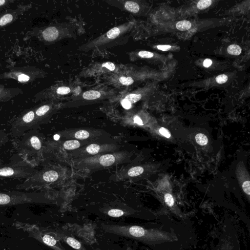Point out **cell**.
<instances>
[{
  "mask_svg": "<svg viewBox=\"0 0 250 250\" xmlns=\"http://www.w3.org/2000/svg\"><path fill=\"white\" fill-rule=\"evenodd\" d=\"M139 57L143 58H150L154 55L153 53L146 51H141L138 53Z\"/></svg>",
  "mask_w": 250,
  "mask_h": 250,
  "instance_id": "29",
  "label": "cell"
},
{
  "mask_svg": "<svg viewBox=\"0 0 250 250\" xmlns=\"http://www.w3.org/2000/svg\"><path fill=\"white\" fill-rule=\"evenodd\" d=\"M90 134L88 131L85 130H80L77 131L74 134L75 138L79 140H84L87 139L89 137Z\"/></svg>",
  "mask_w": 250,
  "mask_h": 250,
  "instance_id": "22",
  "label": "cell"
},
{
  "mask_svg": "<svg viewBox=\"0 0 250 250\" xmlns=\"http://www.w3.org/2000/svg\"><path fill=\"white\" fill-rule=\"evenodd\" d=\"M25 229L33 237L42 243L53 250H66L59 240L54 236L41 232L36 227L28 225L24 226Z\"/></svg>",
  "mask_w": 250,
  "mask_h": 250,
  "instance_id": "6",
  "label": "cell"
},
{
  "mask_svg": "<svg viewBox=\"0 0 250 250\" xmlns=\"http://www.w3.org/2000/svg\"><path fill=\"white\" fill-rule=\"evenodd\" d=\"M38 170L33 166L23 160L0 165V179H24L35 174Z\"/></svg>",
  "mask_w": 250,
  "mask_h": 250,
  "instance_id": "3",
  "label": "cell"
},
{
  "mask_svg": "<svg viewBox=\"0 0 250 250\" xmlns=\"http://www.w3.org/2000/svg\"><path fill=\"white\" fill-rule=\"evenodd\" d=\"M242 49L241 47L236 44L229 45L227 48L228 52L231 55H239L241 53Z\"/></svg>",
  "mask_w": 250,
  "mask_h": 250,
  "instance_id": "20",
  "label": "cell"
},
{
  "mask_svg": "<svg viewBox=\"0 0 250 250\" xmlns=\"http://www.w3.org/2000/svg\"><path fill=\"white\" fill-rule=\"evenodd\" d=\"M195 140L197 144L201 146H205L208 142L207 137L202 133H198L195 136Z\"/></svg>",
  "mask_w": 250,
  "mask_h": 250,
  "instance_id": "21",
  "label": "cell"
},
{
  "mask_svg": "<svg viewBox=\"0 0 250 250\" xmlns=\"http://www.w3.org/2000/svg\"><path fill=\"white\" fill-rule=\"evenodd\" d=\"M228 79V77L225 74L218 75L215 78L216 82L220 84L225 83L227 81Z\"/></svg>",
  "mask_w": 250,
  "mask_h": 250,
  "instance_id": "30",
  "label": "cell"
},
{
  "mask_svg": "<svg viewBox=\"0 0 250 250\" xmlns=\"http://www.w3.org/2000/svg\"><path fill=\"white\" fill-rule=\"evenodd\" d=\"M142 97L140 94L131 93L127 95L125 99L128 100L131 104L139 101Z\"/></svg>",
  "mask_w": 250,
  "mask_h": 250,
  "instance_id": "23",
  "label": "cell"
},
{
  "mask_svg": "<svg viewBox=\"0 0 250 250\" xmlns=\"http://www.w3.org/2000/svg\"><path fill=\"white\" fill-rule=\"evenodd\" d=\"M34 108L35 118L38 127L49 115L53 107L52 104L46 103L37 105Z\"/></svg>",
  "mask_w": 250,
  "mask_h": 250,
  "instance_id": "9",
  "label": "cell"
},
{
  "mask_svg": "<svg viewBox=\"0 0 250 250\" xmlns=\"http://www.w3.org/2000/svg\"><path fill=\"white\" fill-rule=\"evenodd\" d=\"M22 93V91L19 88H6L4 85H0V103L7 102Z\"/></svg>",
  "mask_w": 250,
  "mask_h": 250,
  "instance_id": "12",
  "label": "cell"
},
{
  "mask_svg": "<svg viewBox=\"0 0 250 250\" xmlns=\"http://www.w3.org/2000/svg\"><path fill=\"white\" fill-rule=\"evenodd\" d=\"M126 156V153L121 152L84 158L79 162V166L89 168L107 167L122 161Z\"/></svg>",
  "mask_w": 250,
  "mask_h": 250,
  "instance_id": "5",
  "label": "cell"
},
{
  "mask_svg": "<svg viewBox=\"0 0 250 250\" xmlns=\"http://www.w3.org/2000/svg\"><path fill=\"white\" fill-rule=\"evenodd\" d=\"M121 104L122 106L126 109H130L131 107V104L125 98L121 101Z\"/></svg>",
  "mask_w": 250,
  "mask_h": 250,
  "instance_id": "34",
  "label": "cell"
},
{
  "mask_svg": "<svg viewBox=\"0 0 250 250\" xmlns=\"http://www.w3.org/2000/svg\"><path fill=\"white\" fill-rule=\"evenodd\" d=\"M20 138L15 142L17 151L22 160L35 166L42 150V137L36 130H32Z\"/></svg>",
  "mask_w": 250,
  "mask_h": 250,
  "instance_id": "1",
  "label": "cell"
},
{
  "mask_svg": "<svg viewBox=\"0 0 250 250\" xmlns=\"http://www.w3.org/2000/svg\"><path fill=\"white\" fill-rule=\"evenodd\" d=\"M191 26V23L188 21H178L176 24V28L180 31L188 30Z\"/></svg>",
  "mask_w": 250,
  "mask_h": 250,
  "instance_id": "18",
  "label": "cell"
},
{
  "mask_svg": "<svg viewBox=\"0 0 250 250\" xmlns=\"http://www.w3.org/2000/svg\"><path fill=\"white\" fill-rule=\"evenodd\" d=\"M81 144L77 140H68L64 142L63 147L66 150H74L80 147Z\"/></svg>",
  "mask_w": 250,
  "mask_h": 250,
  "instance_id": "17",
  "label": "cell"
},
{
  "mask_svg": "<svg viewBox=\"0 0 250 250\" xmlns=\"http://www.w3.org/2000/svg\"><path fill=\"white\" fill-rule=\"evenodd\" d=\"M71 92V89L67 86L59 87L56 90V93L58 95H66Z\"/></svg>",
  "mask_w": 250,
  "mask_h": 250,
  "instance_id": "26",
  "label": "cell"
},
{
  "mask_svg": "<svg viewBox=\"0 0 250 250\" xmlns=\"http://www.w3.org/2000/svg\"><path fill=\"white\" fill-rule=\"evenodd\" d=\"M157 48L159 50L165 51L169 50L171 46L167 45H158Z\"/></svg>",
  "mask_w": 250,
  "mask_h": 250,
  "instance_id": "35",
  "label": "cell"
},
{
  "mask_svg": "<svg viewBox=\"0 0 250 250\" xmlns=\"http://www.w3.org/2000/svg\"><path fill=\"white\" fill-rule=\"evenodd\" d=\"M55 236L58 240L64 242L75 250H86L83 244L73 237L64 228L57 230Z\"/></svg>",
  "mask_w": 250,
  "mask_h": 250,
  "instance_id": "8",
  "label": "cell"
},
{
  "mask_svg": "<svg viewBox=\"0 0 250 250\" xmlns=\"http://www.w3.org/2000/svg\"><path fill=\"white\" fill-rule=\"evenodd\" d=\"M212 62L209 59H206L203 62V65L205 67H208L212 64Z\"/></svg>",
  "mask_w": 250,
  "mask_h": 250,
  "instance_id": "37",
  "label": "cell"
},
{
  "mask_svg": "<svg viewBox=\"0 0 250 250\" xmlns=\"http://www.w3.org/2000/svg\"><path fill=\"white\" fill-rule=\"evenodd\" d=\"M43 71L33 66L14 67L0 75V79H11L20 83H31L42 77Z\"/></svg>",
  "mask_w": 250,
  "mask_h": 250,
  "instance_id": "4",
  "label": "cell"
},
{
  "mask_svg": "<svg viewBox=\"0 0 250 250\" xmlns=\"http://www.w3.org/2000/svg\"><path fill=\"white\" fill-rule=\"evenodd\" d=\"M116 148V146L112 144H92L85 147L84 152L89 155H94L102 152L112 151V150Z\"/></svg>",
  "mask_w": 250,
  "mask_h": 250,
  "instance_id": "11",
  "label": "cell"
},
{
  "mask_svg": "<svg viewBox=\"0 0 250 250\" xmlns=\"http://www.w3.org/2000/svg\"><path fill=\"white\" fill-rule=\"evenodd\" d=\"M134 122L139 125H143V122L142 121V120L141 119V118L139 117V116H135L134 117Z\"/></svg>",
  "mask_w": 250,
  "mask_h": 250,
  "instance_id": "38",
  "label": "cell"
},
{
  "mask_svg": "<svg viewBox=\"0 0 250 250\" xmlns=\"http://www.w3.org/2000/svg\"><path fill=\"white\" fill-rule=\"evenodd\" d=\"M102 96V93L96 90H90L84 92L83 94V99L87 100H94L99 99Z\"/></svg>",
  "mask_w": 250,
  "mask_h": 250,
  "instance_id": "15",
  "label": "cell"
},
{
  "mask_svg": "<svg viewBox=\"0 0 250 250\" xmlns=\"http://www.w3.org/2000/svg\"><path fill=\"white\" fill-rule=\"evenodd\" d=\"M102 66L105 67L110 71H114L115 69V65L111 62H106L102 64Z\"/></svg>",
  "mask_w": 250,
  "mask_h": 250,
  "instance_id": "32",
  "label": "cell"
},
{
  "mask_svg": "<svg viewBox=\"0 0 250 250\" xmlns=\"http://www.w3.org/2000/svg\"><path fill=\"white\" fill-rule=\"evenodd\" d=\"M164 198L165 202L168 206L172 207L173 206L174 201L172 195L169 193H167L165 195Z\"/></svg>",
  "mask_w": 250,
  "mask_h": 250,
  "instance_id": "28",
  "label": "cell"
},
{
  "mask_svg": "<svg viewBox=\"0 0 250 250\" xmlns=\"http://www.w3.org/2000/svg\"><path fill=\"white\" fill-rule=\"evenodd\" d=\"M243 191L248 195L250 194V181H245L242 185Z\"/></svg>",
  "mask_w": 250,
  "mask_h": 250,
  "instance_id": "31",
  "label": "cell"
},
{
  "mask_svg": "<svg viewBox=\"0 0 250 250\" xmlns=\"http://www.w3.org/2000/svg\"><path fill=\"white\" fill-rule=\"evenodd\" d=\"M94 250H102L99 248H96Z\"/></svg>",
  "mask_w": 250,
  "mask_h": 250,
  "instance_id": "39",
  "label": "cell"
},
{
  "mask_svg": "<svg viewBox=\"0 0 250 250\" xmlns=\"http://www.w3.org/2000/svg\"><path fill=\"white\" fill-rule=\"evenodd\" d=\"M120 83L125 86L131 85L134 83V80L131 77L122 76L119 79Z\"/></svg>",
  "mask_w": 250,
  "mask_h": 250,
  "instance_id": "24",
  "label": "cell"
},
{
  "mask_svg": "<svg viewBox=\"0 0 250 250\" xmlns=\"http://www.w3.org/2000/svg\"><path fill=\"white\" fill-rule=\"evenodd\" d=\"M129 24L122 25L118 27H115L103 36L97 39L95 41L91 43L92 44L89 47H105L106 44L111 42V41L115 40H119V37L122 36L124 34L129 30Z\"/></svg>",
  "mask_w": 250,
  "mask_h": 250,
  "instance_id": "7",
  "label": "cell"
},
{
  "mask_svg": "<svg viewBox=\"0 0 250 250\" xmlns=\"http://www.w3.org/2000/svg\"><path fill=\"white\" fill-rule=\"evenodd\" d=\"M105 214L110 217L117 218L129 216L131 215L132 213L128 211H125L120 208H111L107 210Z\"/></svg>",
  "mask_w": 250,
  "mask_h": 250,
  "instance_id": "14",
  "label": "cell"
},
{
  "mask_svg": "<svg viewBox=\"0 0 250 250\" xmlns=\"http://www.w3.org/2000/svg\"><path fill=\"white\" fill-rule=\"evenodd\" d=\"M46 202H47V198L43 193L24 192L18 191L0 192V206H1Z\"/></svg>",
  "mask_w": 250,
  "mask_h": 250,
  "instance_id": "2",
  "label": "cell"
},
{
  "mask_svg": "<svg viewBox=\"0 0 250 250\" xmlns=\"http://www.w3.org/2000/svg\"><path fill=\"white\" fill-rule=\"evenodd\" d=\"M144 172V168L140 166H136L130 168L127 175L130 177H135L141 174Z\"/></svg>",
  "mask_w": 250,
  "mask_h": 250,
  "instance_id": "19",
  "label": "cell"
},
{
  "mask_svg": "<svg viewBox=\"0 0 250 250\" xmlns=\"http://www.w3.org/2000/svg\"><path fill=\"white\" fill-rule=\"evenodd\" d=\"M159 132L160 133V134H161L162 135H163L164 136L167 138H170L171 136L170 133L169 131V130L163 127L160 128Z\"/></svg>",
  "mask_w": 250,
  "mask_h": 250,
  "instance_id": "33",
  "label": "cell"
},
{
  "mask_svg": "<svg viewBox=\"0 0 250 250\" xmlns=\"http://www.w3.org/2000/svg\"><path fill=\"white\" fill-rule=\"evenodd\" d=\"M124 7L128 12L133 13H137L140 10L139 4L132 1H125L124 3Z\"/></svg>",
  "mask_w": 250,
  "mask_h": 250,
  "instance_id": "16",
  "label": "cell"
},
{
  "mask_svg": "<svg viewBox=\"0 0 250 250\" xmlns=\"http://www.w3.org/2000/svg\"><path fill=\"white\" fill-rule=\"evenodd\" d=\"M59 31L55 27L51 26L45 28L42 33V38L48 42H52L57 39Z\"/></svg>",
  "mask_w": 250,
  "mask_h": 250,
  "instance_id": "13",
  "label": "cell"
},
{
  "mask_svg": "<svg viewBox=\"0 0 250 250\" xmlns=\"http://www.w3.org/2000/svg\"><path fill=\"white\" fill-rule=\"evenodd\" d=\"M211 0H201L198 1L197 7L198 9L203 10L208 7L211 4Z\"/></svg>",
  "mask_w": 250,
  "mask_h": 250,
  "instance_id": "25",
  "label": "cell"
},
{
  "mask_svg": "<svg viewBox=\"0 0 250 250\" xmlns=\"http://www.w3.org/2000/svg\"><path fill=\"white\" fill-rule=\"evenodd\" d=\"M9 140L8 135L2 129H0V145H3Z\"/></svg>",
  "mask_w": 250,
  "mask_h": 250,
  "instance_id": "27",
  "label": "cell"
},
{
  "mask_svg": "<svg viewBox=\"0 0 250 250\" xmlns=\"http://www.w3.org/2000/svg\"><path fill=\"white\" fill-rule=\"evenodd\" d=\"M10 1L5 0H0V8L6 7L9 5Z\"/></svg>",
  "mask_w": 250,
  "mask_h": 250,
  "instance_id": "36",
  "label": "cell"
},
{
  "mask_svg": "<svg viewBox=\"0 0 250 250\" xmlns=\"http://www.w3.org/2000/svg\"><path fill=\"white\" fill-rule=\"evenodd\" d=\"M24 9V7H18L15 10H6L0 12V28L15 21Z\"/></svg>",
  "mask_w": 250,
  "mask_h": 250,
  "instance_id": "10",
  "label": "cell"
}]
</instances>
